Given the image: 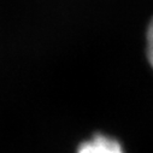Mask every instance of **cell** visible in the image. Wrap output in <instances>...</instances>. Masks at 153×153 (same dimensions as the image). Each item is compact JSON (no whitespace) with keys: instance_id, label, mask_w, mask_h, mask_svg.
I'll list each match as a JSON object with an SVG mask.
<instances>
[{"instance_id":"6da1fadb","label":"cell","mask_w":153,"mask_h":153,"mask_svg":"<svg viewBox=\"0 0 153 153\" xmlns=\"http://www.w3.org/2000/svg\"><path fill=\"white\" fill-rule=\"evenodd\" d=\"M77 153H124L121 143L110 136L97 134L91 140L83 142Z\"/></svg>"},{"instance_id":"7a4b0ae2","label":"cell","mask_w":153,"mask_h":153,"mask_svg":"<svg viewBox=\"0 0 153 153\" xmlns=\"http://www.w3.org/2000/svg\"><path fill=\"white\" fill-rule=\"evenodd\" d=\"M147 56L153 68V19L149 23V27L147 30Z\"/></svg>"}]
</instances>
